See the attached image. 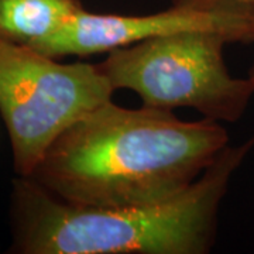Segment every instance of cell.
<instances>
[{"mask_svg":"<svg viewBox=\"0 0 254 254\" xmlns=\"http://www.w3.org/2000/svg\"><path fill=\"white\" fill-rule=\"evenodd\" d=\"M225 37L180 33L115 48L98 64L113 91L134 92L144 106L192 108L205 118L233 123L245 115L254 82L227 69Z\"/></svg>","mask_w":254,"mask_h":254,"instance_id":"3","label":"cell"},{"mask_svg":"<svg viewBox=\"0 0 254 254\" xmlns=\"http://www.w3.org/2000/svg\"><path fill=\"white\" fill-rule=\"evenodd\" d=\"M83 9L81 0H0V40L34 46Z\"/></svg>","mask_w":254,"mask_h":254,"instance_id":"6","label":"cell"},{"mask_svg":"<svg viewBox=\"0 0 254 254\" xmlns=\"http://www.w3.org/2000/svg\"><path fill=\"white\" fill-rule=\"evenodd\" d=\"M222 1H240V3H250L254 4V0H173V4L177 6H193V7H208Z\"/></svg>","mask_w":254,"mask_h":254,"instance_id":"7","label":"cell"},{"mask_svg":"<svg viewBox=\"0 0 254 254\" xmlns=\"http://www.w3.org/2000/svg\"><path fill=\"white\" fill-rule=\"evenodd\" d=\"M215 33L229 44L254 43V4L222 1L208 7L177 6L147 16L98 14L81 9L54 34L31 48L60 60L109 53L154 37Z\"/></svg>","mask_w":254,"mask_h":254,"instance_id":"5","label":"cell"},{"mask_svg":"<svg viewBox=\"0 0 254 254\" xmlns=\"http://www.w3.org/2000/svg\"><path fill=\"white\" fill-rule=\"evenodd\" d=\"M254 148L226 145L187 190L154 205L98 208L61 199L30 177L11 181L9 253L206 254L233 174Z\"/></svg>","mask_w":254,"mask_h":254,"instance_id":"2","label":"cell"},{"mask_svg":"<svg viewBox=\"0 0 254 254\" xmlns=\"http://www.w3.org/2000/svg\"><path fill=\"white\" fill-rule=\"evenodd\" d=\"M247 76H249V78H250V79L254 82V63H253V65L250 66V69H249V75H247Z\"/></svg>","mask_w":254,"mask_h":254,"instance_id":"8","label":"cell"},{"mask_svg":"<svg viewBox=\"0 0 254 254\" xmlns=\"http://www.w3.org/2000/svg\"><path fill=\"white\" fill-rule=\"evenodd\" d=\"M113 93L98 64L58 63L0 40V116L16 175L30 177L55 138Z\"/></svg>","mask_w":254,"mask_h":254,"instance_id":"4","label":"cell"},{"mask_svg":"<svg viewBox=\"0 0 254 254\" xmlns=\"http://www.w3.org/2000/svg\"><path fill=\"white\" fill-rule=\"evenodd\" d=\"M226 145L216 120L187 122L173 110L109 100L65 128L30 178L75 205H154L188 190Z\"/></svg>","mask_w":254,"mask_h":254,"instance_id":"1","label":"cell"}]
</instances>
